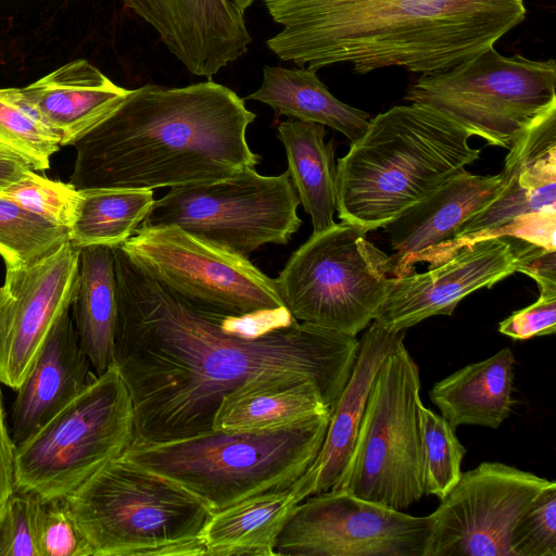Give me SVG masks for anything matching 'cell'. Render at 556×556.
Here are the masks:
<instances>
[{
    "label": "cell",
    "mask_w": 556,
    "mask_h": 556,
    "mask_svg": "<svg viewBox=\"0 0 556 556\" xmlns=\"http://www.w3.org/2000/svg\"><path fill=\"white\" fill-rule=\"evenodd\" d=\"M114 365L131 397L136 443L213 430L223 399L265 372L313 379L331 408L352 374L356 337L291 314L229 317L193 307L113 247Z\"/></svg>",
    "instance_id": "cell-1"
},
{
    "label": "cell",
    "mask_w": 556,
    "mask_h": 556,
    "mask_svg": "<svg viewBox=\"0 0 556 556\" xmlns=\"http://www.w3.org/2000/svg\"><path fill=\"white\" fill-rule=\"evenodd\" d=\"M282 29L268 49L318 70L399 66L430 74L494 47L526 16L525 0H263Z\"/></svg>",
    "instance_id": "cell-2"
},
{
    "label": "cell",
    "mask_w": 556,
    "mask_h": 556,
    "mask_svg": "<svg viewBox=\"0 0 556 556\" xmlns=\"http://www.w3.org/2000/svg\"><path fill=\"white\" fill-rule=\"evenodd\" d=\"M255 117L244 99L211 79L131 89L73 144L70 184L154 190L227 178L260 163L247 141Z\"/></svg>",
    "instance_id": "cell-3"
},
{
    "label": "cell",
    "mask_w": 556,
    "mask_h": 556,
    "mask_svg": "<svg viewBox=\"0 0 556 556\" xmlns=\"http://www.w3.org/2000/svg\"><path fill=\"white\" fill-rule=\"evenodd\" d=\"M471 137L417 103L370 118L337 164L339 218L367 232L383 228L480 157Z\"/></svg>",
    "instance_id": "cell-4"
},
{
    "label": "cell",
    "mask_w": 556,
    "mask_h": 556,
    "mask_svg": "<svg viewBox=\"0 0 556 556\" xmlns=\"http://www.w3.org/2000/svg\"><path fill=\"white\" fill-rule=\"evenodd\" d=\"M330 412L275 430H211L166 442H132L123 455L174 480L214 514L299 479L318 455Z\"/></svg>",
    "instance_id": "cell-5"
},
{
    "label": "cell",
    "mask_w": 556,
    "mask_h": 556,
    "mask_svg": "<svg viewBox=\"0 0 556 556\" xmlns=\"http://www.w3.org/2000/svg\"><path fill=\"white\" fill-rule=\"evenodd\" d=\"M92 556L204 555L211 510L174 480L123 454L64 497Z\"/></svg>",
    "instance_id": "cell-6"
},
{
    "label": "cell",
    "mask_w": 556,
    "mask_h": 556,
    "mask_svg": "<svg viewBox=\"0 0 556 556\" xmlns=\"http://www.w3.org/2000/svg\"><path fill=\"white\" fill-rule=\"evenodd\" d=\"M128 388L115 365L15 445V489L41 500L72 493L132 443Z\"/></svg>",
    "instance_id": "cell-7"
},
{
    "label": "cell",
    "mask_w": 556,
    "mask_h": 556,
    "mask_svg": "<svg viewBox=\"0 0 556 556\" xmlns=\"http://www.w3.org/2000/svg\"><path fill=\"white\" fill-rule=\"evenodd\" d=\"M402 333L372 381L349 460L331 490L404 509L425 495L419 368Z\"/></svg>",
    "instance_id": "cell-8"
},
{
    "label": "cell",
    "mask_w": 556,
    "mask_h": 556,
    "mask_svg": "<svg viewBox=\"0 0 556 556\" xmlns=\"http://www.w3.org/2000/svg\"><path fill=\"white\" fill-rule=\"evenodd\" d=\"M366 233L336 223L291 254L275 280L298 321L356 337L374 320L394 277L390 255Z\"/></svg>",
    "instance_id": "cell-9"
},
{
    "label": "cell",
    "mask_w": 556,
    "mask_h": 556,
    "mask_svg": "<svg viewBox=\"0 0 556 556\" xmlns=\"http://www.w3.org/2000/svg\"><path fill=\"white\" fill-rule=\"evenodd\" d=\"M556 64L494 47L448 70L422 74L405 99L454 121L489 144L509 149L556 106Z\"/></svg>",
    "instance_id": "cell-10"
},
{
    "label": "cell",
    "mask_w": 556,
    "mask_h": 556,
    "mask_svg": "<svg viewBox=\"0 0 556 556\" xmlns=\"http://www.w3.org/2000/svg\"><path fill=\"white\" fill-rule=\"evenodd\" d=\"M289 172L264 176L254 168L211 182L170 188L141 226H176L244 257L267 243L287 244L302 225Z\"/></svg>",
    "instance_id": "cell-11"
},
{
    "label": "cell",
    "mask_w": 556,
    "mask_h": 556,
    "mask_svg": "<svg viewBox=\"0 0 556 556\" xmlns=\"http://www.w3.org/2000/svg\"><path fill=\"white\" fill-rule=\"evenodd\" d=\"M121 245L157 282L195 308L238 318L290 314L276 280L249 257L179 227L140 226Z\"/></svg>",
    "instance_id": "cell-12"
},
{
    "label": "cell",
    "mask_w": 556,
    "mask_h": 556,
    "mask_svg": "<svg viewBox=\"0 0 556 556\" xmlns=\"http://www.w3.org/2000/svg\"><path fill=\"white\" fill-rule=\"evenodd\" d=\"M431 516H412L343 490L307 496L281 530L280 556H425Z\"/></svg>",
    "instance_id": "cell-13"
},
{
    "label": "cell",
    "mask_w": 556,
    "mask_h": 556,
    "mask_svg": "<svg viewBox=\"0 0 556 556\" xmlns=\"http://www.w3.org/2000/svg\"><path fill=\"white\" fill-rule=\"evenodd\" d=\"M552 481L500 462H482L430 514L425 556H513L510 532Z\"/></svg>",
    "instance_id": "cell-14"
},
{
    "label": "cell",
    "mask_w": 556,
    "mask_h": 556,
    "mask_svg": "<svg viewBox=\"0 0 556 556\" xmlns=\"http://www.w3.org/2000/svg\"><path fill=\"white\" fill-rule=\"evenodd\" d=\"M79 248L71 241L29 266L7 267L0 288V382L18 388L58 317L74 300Z\"/></svg>",
    "instance_id": "cell-15"
},
{
    "label": "cell",
    "mask_w": 556,
    "mask_h": 556,
    "mask_svg": "<svg viewBox=\"0 0 556 556\" xmlns=\"http://www.w3.org/2000/svg\"><path fill=\"white\" fill-rule=\"evenodd\" d=\"M526 241L505 237L475 242L420 274L394 277L374 321L402 331L435 315H452L470 293L517 273Z\"/></svg>",
    "instance_id": "cell-16"
},
{
    "label": "cell",
    "mask_w": 556,
    "mask_h": 556,
    "mask_svg": "<svg viewBox=\"0 0 556 556\" xmlns=\"http://www.w3.org/2000/svg\"><path fill=\"white\" fill-rule=\"evenodd\" d=\"M508 150L504 167L509 176L502 192L452 240L422 254L417 263L434 267L482 240L488 231L522 215L556 210V106L532 123Z\"/></svg>",
    "instance_id": "cell-17"
},
{
    "label": "cell",
    "mask_w": 556,
    "mask_h": 556,
    "mask_svg": "<svg viewBox=\"0 0 556 556\" xmlns=\"http://www.w3.org/2000/svg\"><path fill=\"white\" fill-rule=\"evenodd\" d=\"M193 75L211 79L244 55L252 38L232 0H123Z\"/></svg>",
    "instance_id": "cell-18"
},
{
    "label": "cell",
    "mask_w": 556,
    "mask_h": 556,
    "mask_svg": "<svg viewBox=\"0 0 556 556\" xmlns=\"http://www.w3.org/2000/svg\"><path fill=\"white\" fill-rule=\"evenodd\" d=\"M508 176L505 167L497 175L486 176L464 168L384 226L394 251L390 256L392 276L415 273L418 258L452 240L468 219L502 192Z\"/></svg>",
    "instance_id": "cell-19"
},
{
    "label": "cell",
    "mask_w": 556,
    "mask_h": 556,
    "mask_svg": "<svg viewBox=\"0 0 556 556\" xmlns=\"http://www.w3.org/2000/svg\"><path fill=\"white\" fill-rule=\"evenodd\" d=\"M83 351L71 306L55 320L16 389L11 437L18 444L67 405L97 375Z\"/></svg>",
    "instance_id": "cell-20"
},
{
    "label": "cell",
    "mask_w": 556,
    "mask_h": 556,
    "mask_svg": "<svg viewBox=\"0 0 556 556\" xmlns=\"http://www.w3.org/2000/svg\"><path fill=\"white\" fill-rule=\"evenodd\" d=\"M130 89L114 84L87 60H75L21 88L61 147L74 144L103 119Z\"/></svg>",
    "instance_id": "cell-21"
},
{
    "label": "cell",
    "mask_w": 556,
    "mask_h": 556,
    "mask_svg": "<svg viewBox=\"0 0 556 556\" xmlns=\"http://www.w3.org/2000/svg\"><path fill=\"white\" fill-rule=\"evenodd\" d=\"M404 332L390 331L372 320L359 339L352 374L331 407L321 447L304 472L312 495L331 490L342 473L353 450L375 376L396 339Z\"/></svg>",
    "instance_id": "cell-22"
},
{
    "label": "cell",
    "mask_w": 556,
    "mask_h": 556,
    "mask_svg": "<svg viewBox=\"0 0 556 556\" xmlns=\"http://www.w3.org/2000/svg\"><path fill=\"white\" fill-rule=\"evenodd\" d=\"M330 410L309 377L291 371L265 372L225 395L215 413L213 430H275Z\"/></svg>",
    "instance_id": "cell-23"
},
{
    "label": "cell",
    "mask_w": 556,
    "mask_h": 556,
    "mask_svg": "<svg viewBox=\"0 0 556 556\" xmlns=\"http://www.w3.org/2000/svg\"><path fill=\"white\" fill-rule=\"evenodd\" d=\"M312 495L303 473L288 486L251 496L207 520L201 539L207 556H276L275 545L295 506Z\"/></svg>",
    "instance_id": "cell-24"
},
{
    "label": "cell",
    "mask_w": 556,
    "mask_h": 556,
    "mask_svg": "<svg viewBox=\"0 0 556 556\" xmlns=\"http://www.w3.org/2000/svg\"><path fill=\"white\" fill-rule=\"evenodd\" d=\"M515 356L504 348L483 361L468 364L430 390V400L453 428H498L513 406Z\"/></svg>",
    "instance_id": "cell-25"
},
{
    "label": "cell",
    "mask_w": 556,
    "mask_h": 556,
    "mask_svg": "<svg viewBox=\"0 0 556 556\" xmlns=\"http://www.w3.org/2000/svg\"><path fill=\"white\" fill-rule=\"evenodd\" d=\"M79 344L99 376L114 365L117 321L114 250L111 245L79 249L78 278L71 305Z\"/></svg>",
    "instance_id": "cell-26"
},
{
    "label": "cell",
    "mask_w": 556,
    "mask_h": 556,
    "mask_svg": "<svg viewBox=\"0 0 556 556\" xmlns=\"http://www.w3.org/2000/svg\"><path fill=\"white\" fill-rule=\"evenodd\" d=\"M270 106L277 116L329 126L351 142L359 138L369 114L337 99L309 68L264 66L257 90L247 97Z\"/></svg>",
    "instance_id": "cell-27"
},
{
    "label": "cell",
    "mask_w": 556,
    "mask_h": 556,
    "mask_svg": "<svg viewBox=\"0 0 556 556\" xmlns=\"http://www.w3.org/2000/svg\"><path fill=\"white\" fill-rule=\"evenodd\" d=\"M326 135L324 125L292 118L277 128L287 154V170L300 203L311 216L313 233L336 224L337 165L332 141L326 142Z\"/></svg>",
    "instance_id": "cell-28"
},
{
    "label": "cell",
    "mask_w": 556,
    "mask_h": 556,
    "mask_svg": "<svg viewBox=\"0 0 556 556\" xmlns=\"http://www.w3.org/2000/svg\"><path fill=\"white\" fill-rule=\"evenodd\" d=\"M79 191L80 203L70 228V241L79 249L123 244L136 233L155 201L150 189Z\"/></svg>",
    "instance_id": "cell-29"
},
{
    "label": "cell",
    "mask_w": 556,
    "mask_h": 556,
    "mask_svg": "<svg viewBox=\"0 0 556 556\" xmlns=\"http://www.w3.org/2000/svg\"><path fill=\"white\" fill-rule=\"evenodd\" d=\"M70 241V229L0 193V254L7 267L33 265Z\"/></svg>",
    "instance_id": "cell-30"
},
{
    "label": "cell",
    "mask_w": 556,
    "mask_h": 556,
    "mask_svg": "<svg viewBox=\"0 0 556 556\" xmlns=\"http://www.w3.org/2000/svg\"><path fill=\"white\" fill-rule=\"evenodd\" d=\"M0 146L23 157L33 169L45 170L61 147L41 122L21 88H0Z\"/></svg>",
    "instance_id": "cell-31"
},
{
    "label": "cell",
    "mask_w": 556,
    "mask_h": 556,
    "mask_svg": "<svg viewBox=\"0 0 556 556\" xmlns=\"http://www.w3.org/2000/svg\"><path fill=\"white\" fill-rule=\"evenodd\" d=\"M418 417L425 494L443 500L459 481L466 448L456 437L455 428L422 402Z\"/></svg>",
    "instance_id": "cell-32"
},
{
    "label": "cell",
    "mask_w": 556,
    "mask_h": 556,
    "mask_svg": "<svg viewBox=\"0 0 556 556\" xmlns=\"http://www.w3.org/2000/svg\"><path fill=\"white\" fill-rule=\"evenodd\" d=\"M0 193L67 229L75 220L81 199L80 191L70 182L50 180L34 170Z\"/></svg>",
    "instance_id": "cell-33"
},
{
    "label": "cell",
    "mask_w": 556,
    "mask_h": 556,
    "mask_svg": "<svg viewBox=\"0 0 556 556\" xmlns=\"http://www.w3.org/2000/svg\"><path fill=\"white\" fill-rule=\"evenodd\" d=\"M509 546L513 556H556V483L552 481L516 521Z\"/></svg>",
    "instance_id": "cell-34"
},
{
    "label": "cell",
    "mask_w": 556,
    "mask_h": 556,
    "mask_svg": "<svg viewBox=\"0 0 556 556\" xmlns=\"http://www.w3.org/2000/svg\"><path fill=\"white\" fill-rule=\"evenodd\" d=\"M42 500L14 490L0 516V556H39Z\"/></svg>",
    "instance_id": "cell-35"
},
{
    "label": "cell",
    "mask_w": 556,
    "mask_h": 556,
    "mask_svg": "<svg viewBox=\"0 0 556 556\" xmlns=\"http://www.w3.org/2000/svg\"><path fill=\"white\" fill-rule=\"evenodd\" d=\"M42 501L39 556H92L91 547L75 523L64 497Z\"/></svg>",
    "instance_id": "cell-36"
},
{
    "label": "cell",
    "mask_w": 556,
    "mask_h": 556,
    "mask_svg": "<svg viewBox=\"0 0 556 556\" xmlns=\"http://www.w3.org/2000/svg\"><path fill=\"white\" fill-rule=\"evenodd\" d=\"M498 331L514 340H528L556 331V291H540L531 305L514 312L500 323Z\"/></svg>",
    "instance_id": "cell-37"
},
{
    "label": "cell",
    "mask_w": 556,
    "mask_h": 556,
    "mask_svg": "<svg viewBox=\"0 0 556 556\" xmlns=\"http://www.w3.org/2000/svg\"><path fill=\"white\" fill-rule=\"evenodd\" d=\"M15 444L4 422L3 410H0V516L15 489Z\"/></svg>",
    "instance_id": "cell-38"
},
{
    "label": "cell",
    "mask_w": 556,
    "mask_h": 556,
    "mask_svg": "<svg viewBox=\"0 0 556 556\" xmlns=\"http://www.w3.org/2000/svg\"><path fill=\"white\" fill-rule=\"evenodd\" d=\"M31 170L34 169L23 157L0 146V192Z\"/></svg>",
    "instance_id": "cell-39"
},
{
    "label": "cell",
    "mask_w": 556,
    "mask_h": 556,
    "mask_svg": "<svg viewBox=\"0 0 556 556\" xmlns=\"http://www.w3.org/2000/svg\"><path fill=\"white\" fill-rule=\"evenodd\" d=\"M232 1L237 5V8L244 14L247 9H249L255 0H232Z\"/></svg>",
    "instance_id": "cell-40"
},
{
    "label": "cell",
    "mask_w": 556,
    "mask_h": 556,
    "mask_svg": "<svg viewBox=\"0 0 556 556\" xmlns=\"http://www.w3.org/2000/svg\"><path fill=\"white\" fill-rule=\"evenodd\" d=\"M0 410H3V408H2V399H1V392H0Z\"/></svg>",
    "instance_id": "cell-41"
}]
</instances>
